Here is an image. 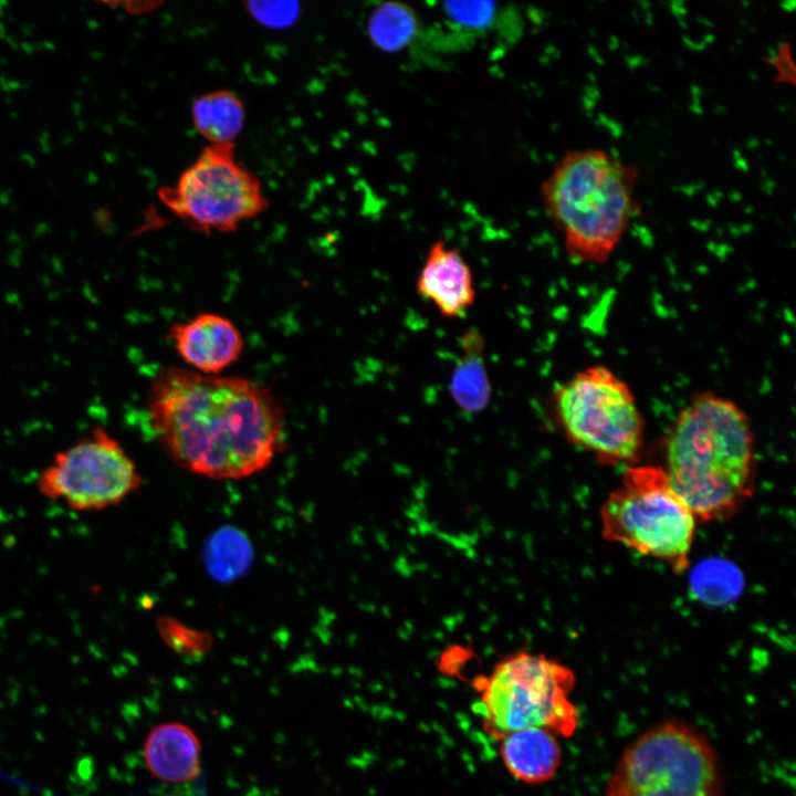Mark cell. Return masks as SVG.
I'll use <instances>...</instances> for the list:
<instances>
[{
  "mask_svg": "<svg viewBox=\"0 0 796 796\" xmlns=\"http://www.w3.org/2000/svg\"><path fill=\"white\" fill-rule=\"evenodd\" d=\"M191 119L196 130L209 144H234L245 124V109L233 92L217 90L193 101Z\"/></svg>",
  "mask_w": 796,
  "mask_h": 796,
  "instance_id": "15",
  "label": "cell"
},
{
  "mask_svg": "<svg viewBox=\"0 0 796 796\" xmlns=\"http://www.w3.org/2000/svg\"><path fill=\"white\" fill-rule=\"evenodd\" d=\"M776 72L775 80L779 83H795V65L793 62L790 44L781 43L773 52L769 62Z\"/></svg>",
  "mask_w": 796,
  "mask_h": 796,
  "instance_id": "20",
  "label": "cell"
},
{
  "mask_svg": "<svg viewBox=\"0 0 796 796\" xmlns=\"http://www.w3.org/2000/svg\"><path fill=\"white\" fill-rule=\"evenodd\" d=\"M638 168L600 148L566 151L541 187L543 208L576 262L603 264L639 212Z\"/></svg>",
  "mask_w": 796,
  "mask_h": 796,
  "instance_id": "3",
  "label": "cell"
},
{
  "mask_svg": "<svg viewBox=\"0 0 796 796\" xmlns=\"http://www.w3.org/2000/svg\"><path fill=\"white\" fill-rule=\"evenodd\" d=\"M200 740L195 731L180 722H165L148 732L143 754L149 773L157 779L180 784L200 773Z\"/></svg>",
  "mask_w": 796,
  "mask_h": 796,
  "instance_id": "12",
  "label": "cell"
},
{
  "mask_svg": "<svg viewBox=\"0 0 796 796\" xmlns=\"http://www.w3.org/2000/svg\"><path fill=\"white\" fill-rule=\"evenodd\" d=\"M558 428L568 442L603 465L635 464L646 422L629 385L604 365L587 366L552 392Z\"/></svg>",
  "mask_w": 796,
  "mask_h": 796,
  "instance_id": "5",
  "label": "cell"
},
{
  "mask_svg": "<svg viewBox=\"0 0 796 796\" xmlns=\"http://www.w3.org/2000/svg\"><path fill=\"white\" fill-rule=\"evenodd\" d=\"M500 753L506 769L517 779L538 784L548 781L561 763L556 735L542 727H525L501 739Z\"/></svg>",
  "mask_w": 796,
  "mask_h": 796,
  "instance_id": "13",
  "label": "cell"
},
{
  "mask_svg": "<svg viewBox=\"0 0 796 796\" xmlns=\"http://www.w3.org/2000/svg\"><path fill=\"white\" fill-rule=\"evenodd\" d=\"M168 338L193 371L218 375L239 359L244 342L228 317L203 312L170 326Z\"/></svg>",
  "mask_w": 796,
  "mask_h": 796,
  "instance_id": "10",
  "label": "cell"
},
{
  "mask_svg": "<svg viewBox=\"0 0 796 796\" xmlns=\"http://www.w3.org/2000/svg\"><path fill=\"white\" fill-rule=\"evenodd\" d=\"M163 636L175 651L190 657L202 656L209 649L208 639L187 628H161Z\"/></svg>",
  "mask_w": 796,
  "mask_h": 796,
  "instance_id": "19",
  "label": "cell"
},
{
  "mask_svg": "<svg viewBox=\"0 0 796 796\" xmlns=\"http://www.w3.org/2000/svg\"><path fill=\"white\" fill-rule=\"evenodd\" d=\"M723 773L709 739L680 719H667L630 743L604 796H721Z\"/></svg>",
  "mask_w": 796,
  "mask_h": 796,
  "instance_id": "6",
  "label": "cell"
},
{
  "mask_svg": "<svg viewBox=\"0 0 796 796\" xmlns=\"http://www.w3.org/2000/svg\"><path fill=\"white\" fill-rule=\"evenodd\" d=\"M663 469L696 521L732 516L754 489V436L747 415L729 398L699 392L672 425Z\"/></svg>",
  "mask_w": 796,
  "mask_h": 796,
  "instance_id": "2",
  "label": "cell"
},
{
  "mask_svg": "<svg viewBox=\"0 0 796 796\" xmlns=\"http://www.w3.org/2000/svg\"><path fill=\"white\" fill-rule=\"evenodd\" d=\"M371 43L384 52L395 53L412 43L420 31V19L413 8L401 1H384L367 20Z\"/></svg>",
  "mask_w": 796,
  "mask_h": 796,
  "instance_id": "16",
  "label": "cell"
},
{
  "mask_svg": "<svg viewBox=\"0 0 796 796\" xmlns=\"http://www.w3.org/2000/svg\"><path fill=\"white\" fill-rule=\"evenodd\" d=\"M159 199L201 233L234 231L269 206L259 178L235 158L234 144L207 145L176 184L160 188Z\"/></svg>",
  "mask_w": 796,
  "mask_h": 796,
  "instance_id": "8",
  "label": "cell"
},
{
  "mask_svg": "<svg viewBox=\"0 0 796 796\" xmlns=\"http://www.w3.org/2000/svg\"><path fill=\"white\" fill-rule=\"evenodd\" d=\"M574 685L575 674L568 667L521 650L499 661L481 682L478 710L486 732L496 739L533 726L570 736L579 721L569 700Z\"/></svg>",
  "mask_w": 796,
  "mask_h": 796,
  "instance_id": "7",
  "label": "cell"
},
{
  "mask_svg": "<svg viewBox=\"0 0 796 796\" xmlns=\"http://www.w3.org/2000/svg\"><path fill=\"white\" fill-rule=\"evenodd\" d=\"M416 289L447 318L463 316L474 304L473 274L459 249L444 239L436 240L429 248L419 271Z\"/></svg>",
  "mask_w": 796,
  "mask_h": 796,
  "instance_id": "11",
  "label": "cell"
},
{
  "mask_svg": "<svg viewBox=\"0 0 796 796\" xmlns=\"http://www.w3.org/2000/svg\"><path fill=\"white\" fill-rule=\"evenodd\" d=\"M605 540L683 573L690 564L696 519L661 465L630 464L599 511Z\"/></svg>",
  "mask_w": 796,
  "mask_h": 796,
  "instance_id": "4",
  "label": "cell"
},
{
  "mask_svg": "<svg viewBox=\"0 0 796 796\" xmlns=\"http://www.w3.org/2000/svg\"><path fill=\"white\" fill-rule=\"evenodd\" d=\"M444 12L457 25L468 29L488 27L496 15L494 2H446Z\"/></svg>",
  "mask_w": 796,
  "mask_h": 796,
  "instance_id": "17",
  "label": "cell"
},
{
  "mask_svg": "<svg viewBox=\"0 0 796 796\" xmlns=\"http://www.w3.org/2000/svg\"><path fill=\"white\" fill-rule=\"evenodd\" d=\"M248 8L258 21L273 28L293 23L300 12L293 2H250Z\"/></svg>",
  "mask_w": 796,
  "mask_h": 796,
  "instance_id": "18",
  "label": "cell"
},
{
  "mask_svg": "<svg viewBox=\"0 0 796 796\" xmlns=\"http://www.w3.org/2000/svg\"><path fill=\"white\" fill-rule=\"evenodd\" d=\"M140 485L132 457L102 428L57 452L36 480L43 496L77 512L114 507Z\"/></svg>",
  "mask_w": 796,
  "mask_h": 796,
  "instance_id": "9",
  "label": "cell"
},
{
  "mask_svg": "<svg viewBox=\"0 0 796 796\" xmlns=\"http://www.w3.org/2000/svg\"><path fill=\"white\" fill-rule=\"evenodd\" d=\"M147 409L169 458L209 479L259 473L285 439L279 400L265 386L243 377L168 367L154 378Z\"/></svg>",
  "mask_w": 796,
  "mask_h": 796,
  "instance_id": "1",
  "label": "cell"
},
{
  "mask_svg": "<svg viewBox=\"0 0 796 796\" xmlns=\"http://www.w3.org/2000/svg\"><path fill=\"white\" fill-rule=\"evenodd\" d=\"M484 338L475 328L460 337V354L452 368L449 391L464 413L482 412L490 404L492 385L484 358Z\"/></svg>",
  "mask_w": 796,
  "mask_h": 796,
  "instance_id": "14",
  "label": "cell"
}]
</instances>
